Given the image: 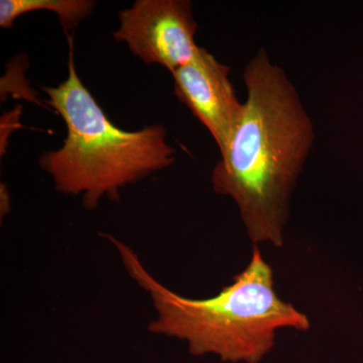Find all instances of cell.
Returning a JSON list of instances; mask_svg holds the SVG:
<instances>
[{"label":"cell","instance_id":"obj_1","mask_svg":"<svg viewBox=\"0 0 363 363\" xmlns=\"http://www.w3.org/2000/svg\"><path fill=\"white\" fill-rule=\"evenodd\" d=\"M247 97L228 147L212 173L217 194L238 205L255 245H284L290 202L315 140L295 86L266 49L243 72Z\"/></svg>","mask_w":363,"mask_h":363},{"label":"cell","instance_id":"obj_2","mask_svg":"<svg viewBox=\"0 0 363 363\" xmlns=\"http://www.w3.org/2000/svg\"><path fill=\"white\" fill-rule=\"evenodd\" d=\"M126 272L152 300L149 330L185 341L192 354L257 363L272 350L277 331L309 330L310 321L274 290V272L257 245L250 264L214 297L191 298L157 281L130 247L111 238Z\"/></svg>","mask_w":363,"mask_h":363},{"label":"cell","instance_id":"obj_3","mask_svg":"<svg viewBox=\"0 0 363 363\" xmlns=\"http://www.w3.org/2000/svg\"><path fill=\"white\" fill-rule=\"evenodd\" d=\"M72 45L70 38L68 78L43 88L65 121L67 136L60 149L40 157V166L57 191L82 196L84 207L94 209L104 197L118 199L125 186L168 168L176 150L162 124L125 131L111 123L79 78Z\"/></svg>","mask_w":363,"mask_h":363},{"label":"cell","instance_id":"obj_4","mask_svg":"<svg viewBox=\"0 0 363 363\" xmlns=\"http://www.w3.org/2000/svg\"><path fill=\"white\" fill-rule=\"evenodd\" d=\"M114 39L125 43L145 64H157L173 73L187 65L199 50L198 25L189 0H138L119 13Z\"/></svg>","mask_w":363,"mask_h":363},{"label":"cell","instance_id":"obj_5","mask_svg":"<svg viewBox=\"0 0 363 363\" xmlns=\"http://www.w3.org/2000/svg\"><path fill=\"white\" fill-rule=\"evenodd\" d=\"M229 67L204 48L187 65L172 73L177 98L209 131L224 154L240 123L243 104L229 79Z\"/></svg>","mask_w":363,"mask_h":363},{"label":"cell","instance_id":"obj_6","mask_svg":"<svg viewBox=\"0 0 363 363\" xmlns=\"http://www.w3.org/2000/svg\"><path fill=\"white\" fill-rule=\"evenodd\" d=\"M95 6L96 2L92 0H1L0 26L11 28L23 14L51 11L58 16L64 30H73L93 13Z\"/></svg>","mask_w":363,"mask_h":363}]
</instances>
